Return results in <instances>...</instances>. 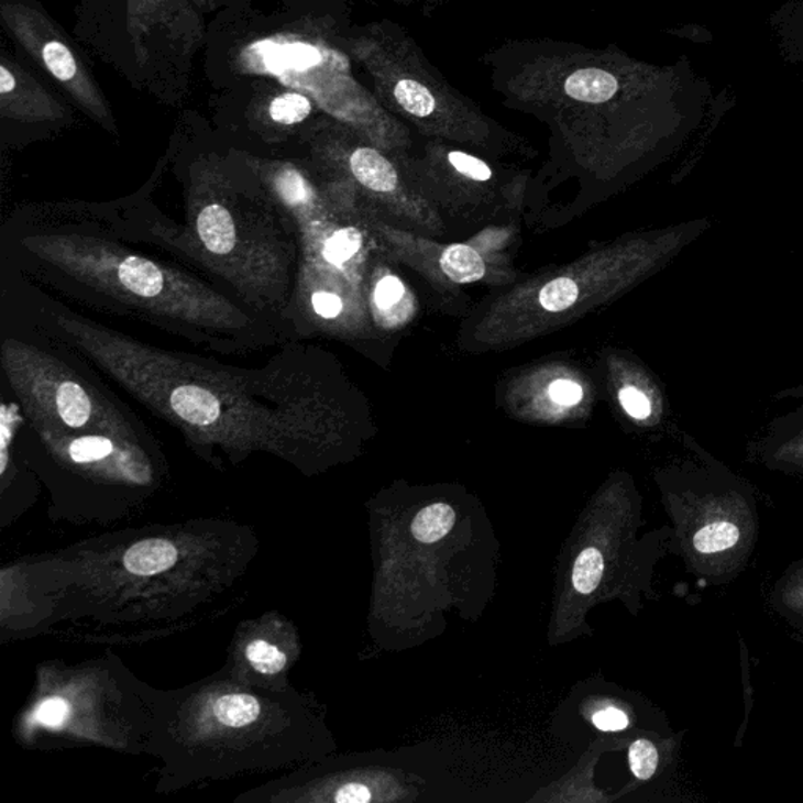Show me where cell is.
I'll return each mask as SVG.
<instances>
[{"mask_svg": "<svg viewBox=\"0 0 803 803\" xmlns=\"http://www.w3.org/2000/svg\"><path fill=\"white\" fill-rule=\"evenodd\" d=\"M245 654L254 669L265 675H275V673L282 672L287 664V656L267 640H254L246 647Z\"/></svg>", "mask_w": 803, "mask_h": 803, "instance_id": "e0dca14e", "label": "cell"}, {"mask_svg": "<svg viewBox=\"0 0 803 803\" xmlns=\"http://www.w3.org/2000/svg\"><path fill=\"white\" fill-rule=\"evenodd\" d=\"M455 510L449 504L424 507L411 522V534L419 543L432 544L443 540L455 526Z\"/></svg>", "mask_w": 803, "mask_h": 803, "instance_id": "9c48e42d", "label": "cell"}, {"mask_svg": "<svg viewBox=\"0 0 803 803\" xmlns=\"http://www.w3.org/2000/svg\"><path fill=\"white\" fill-rule=\"evenodd\" d=\"M361 245H363V235L359 230L342 228V230L337 231L327 239L326 246H323V257L331 265L339 267V265L352 260L360 252Z\"/></svg>", "mask_w": 803, "mask_h": 803, "instance_id": "5bb4252c", "label": "cell"}, {"mask_svg": "<svg viewBox=\"0 0 803 803\" xmlns=\"http://www.w3.org/2000/svg\"><path fill=\"white\" fill-rule=\"evenodd\" d=\"M449 162H451L452 167L457 172L462 173V175L468 176L470 179L484 183V180L492 178V169H490L488 165L477 160V157L470 156V154L454 151V153L449 154Z\"/></svg>", "mask_w": 803, "mask_h": 803, "instance_id": "cb8c5ba5", "label": "cell"}, {"mask_svg": "<svg viewBox=\"0 0 803 803\" xmlns=\"http://www.w3.org/2000/svg\"><path fill=\"white\" fill-rule=\"evenodd\" d=\"M118 278L132 293L143 297H156L164 290V272L143 257H128L118 265Z\"/></svg>", "mask_w": 803, "mask_h": 803, "instance_id": "8992f818", "label": "cell"}, {"mask_svg": "<svg viewBox=\"0 0 803 803\" xmlns=\"http://www.w3.org/2000/svg\"><path fill=\"white\" fill-rule=\"evenodd\" d=\"M563 88L576 101L602 105L617 94L618 80L604 69L587 68L569 76Z\"/></svg>", "mask_w": 803, "mask_h": 803, "instance_id": "5b68a950", "label": "cell"}, {"mask_svg": "<svg viewBox=\"0 0 803 803\" xmlns=\"http://www.w3.org/2000/svg\"><path fill=\"white\" fill-rule=\"evenodd\" d=\"M53 396L54 410L66 426L79 429L90 421L94 407L90 397L79 383H58Z\"/></svg>", "mask_w": 803, "mask_h": 803, "instance_id": "ba28073f", "label": "cell"}, {"mask_svg": "<svg viewBox=\"0 0 803 803\" xmlns=\"http://www.w3.org/2000/svg\"><path fill=\"white\" fill-rule=\"evenodd\" d=\"M69 714H72L69 703L64 698L53 697L44 700L40 705L38 711H36V721L46 725V727L57 728L69 719Z\"/></svg>", "mask_w": 803, "mask_h": 803, "instance_id": "603a6c76", "label": "cell"}, {"mask_svg": "<svg viewBox=\"0 0 803 803\" xmlns=\"http://www.w3.org/2000/svg\"><path fill=\"white\" fill-rule=\"evenodd\" d=\"M213 714H216L217 721L227 727H245L257 721L261 705L252 695L228 694L213 703Z\"/></svg>", "mask_w": 803, "mask_h": 803, "instance_id": "8fae6325", "label": "cell"}, {"mask_svg": "<svg viewBox=\"0 0 803 803\" xmlns=\"http://www.w3.org/2000/svg\"><path fill=\"white\" fill-rule=\"evenodd\" d=\"M550 396L558 404L576 405L582 399V388L574 382L558 381L550 386Z\"/></svg>", "mask_w": 803, "mask_h": 803, "instance_id": "f1b7e54d", "label": "cell"}, {"mask_svg": "<svg viewBox=\"0 0 803 803\" xmlns=\"http://www.w3.org/2000/svg\"><path fill=\"white\" fill-rule=\"evenodd\" d=\"M776 397L784 399V397H795V399H803V386H798L793 389H784V392L777 394Z\"/></svg>", "mask_w": 803, "mask_h": 803, "instance_id": "d6a6232c", "label": "cell"}, {"mask_svg": "<svg viewBox=\"0 0 803 803\" xmlns=\"http://www.w3.org/2000/svg\"><path fill=\"white\" fill-rule=\"evenodd\" d=\"M311 113V102L304 95L285 94L275 98L271 105L272 120L279 124H297L307 120Z\"/></svg>", "mask_w": 803, "mask_h": 803, "instance_id": "2e32d148", "label": "cell"}, {"mask_svg": "<svg viewBox=\"0 0 803 803\" xmlns=\"http://www.w3.org/2000/svg\"><path fill=\"white\" fill-rule=\"evenodd\" d=\"M405 289L396 276H385L375 287V304L378 308H392L404 296Z\"/></svg>", "mask_w": 803, "mask_h": 803, "instance_id": "83f0119b", "label": "cell"}, {"mask_svg": "<svg viewBox=\"0 0 803 803\" xmlns=\"http://www.w3.org/2000/svg\"><path fill=\"white\" fill-rule=\"evenodd\" d=\"M604 573V558L596 548H585L578 556L573 566V585L581 595H588L598 588Z\"/></svg>", "mask_w": 803, "mask_h": 803, "instance_id": "7c38bea8", "label": "cell"}, {"mask_svg": "<svg viewBox=\"0 0 803 803\" xmlns=\"http://www.w3.org/2000/svg\"><path fill=\"white\" fill-rule=\"evenodd\" d=\"M441 271L459 285H470L484 278L485 263L481 254L470 245H451L440 260Z\"/></svg>", "mask_w": 803, "mask_h": 803, "instance_id": "52a82bcc", "label": "cell"}, {"mask_svg": "<svg viewBox=\"0 0 803 803\" xmlns=\"http://www.w3.org/2000/svg\"><path fill=\"white\" fill-rule=\"evenodd\" d=\"M21 421L20 415H18L16 405H3L2 415H0V440H2V463H0V471L2 474L6 473L7 462H9V444L11 432L14 430V426Z\"/></svg>", "mask_w": 803, "mask_h": 803, "instance_id": "484cf974", "label": "cell"}, {"mask_svg": "<svg viewBox=\"0 0 803 803\" xmlns=\"http://www.w3.org/2000/svg\"><path fill=\"white\" fill-rule=\"evenodd\" d=\"M353 176L374 191H392L397 187L396 168L386 157L372 148H359L350 157Z\"/></svg>", "mask_w": 803, "mask_h": 803, "instance_id": "3957f363", "label": "cell"}, {"mask_svg": "<svg viewBox=\"0 0 803 803\" xmlns=\"http://www.w3.org/2000/svg\"><path fill=\"white\" fill-rule=\"evenodd\" d=\"M780 603L788 607V614H791L788 617L793 618V624L803 629V569L787 578Z\"/></svg>", "mask_w": 803, "mask_h": 803, "instance_id": "44dd1931", "label": "cell"}, {"mask_svg": "<svg viewBox=\"0 0 803 803\" xmlns=\"http://www.w3.org/2000/svg\"><path fill=\"white\" fill-rule=\"evenodd\" d=\"M279 194L289 205H305L309 200V187L296 169H286L276 180Z\"/></svg>", "mask_w": 803, "mask_h": 803, "instance_id": "7402d4cb", "label": "cell"}, {"mask_svg": "<svg viewBox=\"0 0 803 803\" xmlns=\"http://www.w3.org/2000/svg\"><path fill=\"white\" fill-rule=\"evenodd\" d=\"M629 768L636 779L650 780L659 765L658 749L651 740L637 739L628 751Z\"/></svg>", "mask_w": 803, "mask_h": 803, "instance_id": "ac0fdd59", "label": "cell"}, {"mask_svg": "<svg viewBox=\"0 0 803 803\" xmlns=\"http://www.w3.org/2000/svg\"><path fill=\"white\" fill-rule=\"evenodd\" d=\"M372 801L370 788L361 783H349L339 788L334 802L338 803H366Z\"/></svg>", "mask_w": 803, "mask_h": 803, "instance_id": "4dcf8cb0", "label": "cell"}, {"mask_svg": "<svg viewBox=\"0 0 803 803\" xmlns=\"http://www.w3.org/2000/svg\"><path fill=\"white\" fill-rule=\"evenodd\" d=\"M198 234L213 254H227L235 245V227L230 211L220 205H209L198 216Z\"/></svg>", "mask_w": 803, "mask_h": 803, "instance_id": "277c9868", "label": "cell"}, {"mask_svg": "<svg viewBox=\"0 0 803 803\" xmlns=\"http://www.w3.org/2000/svg\"><path fill=\"white\" fill-rule=\"evenodd\" d=\"M578 298H580V287L566 276L552 279L540 290L539 296L541 307L550 312L565 311L576 304Z\"/></svg>", "mask_w": 803, "mask_h": 803, "instance_id": "9a60e30c", "label": "cell"}, {"mask_svg": "<svg viewBox=\"0 0 803 803\" xmlns=\"http://www.w3.org/2000/svg\"><path fill=\"white\" fill-rule=\"evenodd\" d=\"M44 64L58 80H72L76 76L77 66L72 51L65 44L51 42L43 50Z\"/></svg>", "mask_w": 803, "mask_h": 803, "instance_id": "ffe728a7", "label": "cell"}, {"mask_svg": "<svg viewBox=\"0 0 803 803\" xmlns=\"http://www.w3.org/2000/svg\"><path fill=\"white\" fill-rule=\"evenodd\" d=\"M771 433L780 460L803 463V407L787 418L776 419Z\"/></svg>", "mask_w": 803, "mask_h": 803, "instance_id": "30bf717a", "label": "cell"}, {"mask_svg": "<svg viewBox=\"0 0 803 803\" xmlns=\"http://www.w3.org/2000/svg\"><path fill=\"white\" fill-rule=\"evenodd\" d=\"M14 85H16V80H14L13 75L7 69V66H0V94H11L14 90Z\"/></svg>", "mask_w": 803, "mask_h": 803, "instance_id": "1f68e13d", "label": "cell"}, {"mask_svg": "<svg viewBox=\"0 0 803 803\" xmlns=\"http://www.w3.org/2000/svg\"><path fill=\"white\" fill-rule=\"evenodd\" d=\"M312 308L318 312L320 318L334 319L341 315L342 300L334 294L316 293L312 296Z\"/></svg>", "mask_w": 803, "mask_h": 803, "instance_id": "f546056e", "label": "cell"}, {"mask_svg": "<svg viewBox=\"0 0 803 803\" xmlns=\"http://www.w3.org/2000/svg\"><path fill=\"white\" fill-rule=\"evenodd\" d=\"M124 566L138 576H154L178 562V550L172 541L150 539L132 544L124 554Z\"/></svg>", "mask_w": 803, "mask_h": 803, "instance_id": "6da1fadb", "label": "cell"}, {"mask_svg": "<svg viewBox=\"0 0 803 803\" xmlns=\"http://www.w3.org/2000/svg\"><path fill=\"white\" fill-rule=\"evenodd\" d=\"M394 96L402 109L415 117H429L433 113L437 102L429 88L413 79H402L394 87Z\"/></svg>", "mask_w": 803, "mask_h": 803, "instance_id": "4fadbf2b", "label": "cell"}, {"mask_svg": "<svg viewBox=\"0 0 803 803\" xmlns=\"http://www.w3.org/2000/svg\"><path fill=\"white\" fill-rule=\"evenodd\" d=\"M169 402L176 415L194 426H211L222 415L220 400L201 386H179Z\"/></svg>", "mask_w": 803, "mask_h": 803, "instance_id": "7a4b0ae2", "label": "cell"}, {"mask_svg": "<svg viewBox=\"0 0 803 803\" xmlns=\"http://www.w3.org/2000/svg\"><path fill=\"white\" fill-rule=\"evenodd\" d=\"M622 407L631 418L644 421L651 415V402L636 386H626L620 392Z\"/></svg>", "mask_w": 803, "mask_h": 803, "instance_id": "d4e9b609", "label": "cell"}, {"mask_svg": "<svg viewBox=\"0 0 803 803\" xmlns=\"http://www.w3.org/2000/svg\"><path fill=\"white\" fill-rule=\"evenodd\" d=\"M592 722L602 732H624L628 728L629 717L625 711L607 706V708L596 711L592 716Z\"/></svg>", "mask_w": 803, "mask_h": 803, "instance_id": "4316f807", "label": "cell"}, {"mask_svg": "<svg viewBox=\"0 0 803 803\" xmlns=\"http://www.w3.org/2000/svg\"><path fill=\"white\" fill-rule=\"evenodd\" d=\"M68 452L73 462L94 463L112 454L113 443L105 437H82L69 444Z\"/></svg>", "mask_w": 803, "mask_h": 803, "instance_id": "d6986e66", "label": "cell"}]
</instances>
